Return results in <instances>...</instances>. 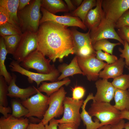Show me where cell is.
<instances>
[{
  "instance_id": "obj_25",
  "label": "cell",
  "mask_w": 129,
  "mask_h": 129,
  "mask_svg": "<svg viewBox=\"0 0 129 129\" xmlns=\"http://www.w3.org/2000/svg\"><path fill=\"white\" fill-rule=\"evenodd\" d=\"M70 80L68 78H66L61 81H55L50 83L44 81L37 88L40 92L45 93L49 97L51 95L59 90L62 86L68 85Z\"/></svg>"
},
{
  "instance_id": "obj_32",
  "label": "cell",
  "mask_w": 129,
  "mask_h": 129,
  "mask_svg": "<svg viewBox=\"0 0 129 129\" xmlns=\"http://www.w3.org/2000/svg\"><path fill=\"white\" fill-rule=\"evenodd\" d=\"M111 83L116 89L126 90L129 88V74H122L114 78Z\"/></svg>"
},
{
  "instance_id": "obj_2",
  "label": "cell",
  "mask_w": 129,
  "mask_h": 129,
  "mask_svg": "<svg viewBox=\"0 0 129 129\" xmlns=\"http://www.w3.org/2000/svg\"><path fill=\"white\" fill-rule=\"evenodd\" d=\"M41 0H31L23 9L18 11L19 27L22 33L27 32L37 33L42 16Z\"/></svg>"
},
{
  "instance_id": "obj_1",
  "label": "cell",
  "mask_w": 129,
  "mask_h": 129,
  "mask_svg": "<svg viewBox=\"0 0 129 129\" xmlns=\"http://www.w3.org/2000/svg\"><path fill=\"white\" fill-rule=\"evenodd\" d=\"M67 27L52 21L39 25L37 49L54 63L75 54L71 30Z\"/></svg>"
},
{
  "instance_id": "obj_28",
  "label": "cell",
  "mask_w": 129,
  "mask_h": 129,
  "mask_svg": "<svg viewBox=\"0 0 129 129\" xmlns=\"http://www.w3.org/2000/svg\"><path fill=\"white\" fill-rule=\"evenodd\" d=\"M22 36V35H11L2 37L8 54L12 55L14 54L20 41Z\"/></svg>"
},
{
  "instance_id": "obj_22",
  "label": "cell",
  "mask_w": 129,
  "mask_h": 129,
  "mask_svg": "<svg viewBox=\"0 0 129 129\" xmlns=\"http://www.w3.org/2000/svg\"><path fill=\"white\" fill-rule=\"evenodd\" d=\"M92 94H90L85 100L81 108L82 111L80 113L81 120L84 124L86 126V129H98L101 126H103L99 121L97 118L95 119V121L93 122L91 116L86 110V107L88 102L90 100H92Z\"/></svg>"
},
{
  "instance_id": "obj_24",
  "label": "cell",
  "mask_w": 129,
  "mask_h": 129,
  "mask_svg": "<svg viewBox=\"0 0 129 129\" xmlns=\"http://www.w3.org/2000/svg\"><path fill=\"white\" fill-rule=\"evenodd\" d=\"M41 7L54 14L69 11L66 4L61 0H41Z\"/></svg>"
},
{
  "instance_id": "obj_43",
  "label": "cell",
  "mask_w": 129,
  "mask_h": 129,
  "mask_svg": "<svg viewBox=\"0 0 129 129\" xmlns=\"http://www.w3.org/2000/svg\"><path fill=\"white\" fill-rule=\"evenodd\" d=\"M26 129H45V125L41 121L38 124H29Z\"/></svg>"
},
{
  "instance_id": "obj_37",
  "label": "cell",
  "mask_w": 129,
  "mask_h": 129,
  "mask_svg": "<svg viewBox=\"0 0 129 129\" xmlns=\"http://www.w3.org/2000/svg\"><path fill=\"white\" fill-rule=\"evenodd\" d=\"M72 97L73 99L80 100L82 99L85 93V90L83 87L81 86H76L72 88Z\"/></svg>"
},
{
  "instance_id": "obj_47",
  "label": "cell",
  "mask_w": 129,
  "mask_h": 129,
  "mask_svg": "<svg viewBox=\"0 0 129 129\" xmlns=\"http://www.w3.org/2000/svg\"><path fill=\"white\" fill-rule=\"evenodd\" d=\"M64 1L69 11L73 12L76 9L75 6L74 4L71 0H65Z\"/></svg>"
},
{
  "instance_id": "obj_44",
  "label": "cell",
  "mask_w": 129,
  "mask_h": 129,
  "mask_svg": "<svg viewBox=\"0 0 129 129\" xmlns=\"http://www.w3.org/2000/svg\"><path fill=\"white\" fill-rule=\"evenodd\" d=\"M125 124L124 120L122 119L117 123L111 125L110 129H123L124 128Z\"/></svg>"
},
{
  "instance_id": "obj_41",
  "label": "cell",
  "mask_w": 129,
  "mask_h": 129,
  "mask_svg": "<svg viewBox=\"0 0 129 129\" xmlns=\"http://www.w3.org/2000/svg\"><path fill=\"white\" fill-rule=\"evenodd\" d=\"M79 126L73 123L59 124L58 129H78Z\"/></svg>"
},
{
  "instance_id": "obj_9",
  "label": "cell",
  "mask_w": 129,
  "mask_h": 129,
  "mask_svg": "<svg viewBox=\"0 0 129 129\" xmlns=\"http://www.w3.org/2000/svg\"><path fill=\"white\" fill-rule=\"evenodd\" d=\"M37 33L30 32L23 33L17 49L13 55V58L20 63L37 50Z\"/></svg>"
},
{
  "instance_id": "obj_34",
  "label": "cell",
  "mask_w": 129,
  "mask_h": 129,
  "mask_svg": "<svg viewBox=\"0 0 129 129\" xmlns=\"http://www.w3.org/2000/svg\"><path fill=\"white\" fill-rule=\"evenodd\" d=\"M96 57L98 60L106 61L108 64H112L118 60L117 57L113 54L103 52L101 50L96 51Z\"/></svg>"
},
{
  "instance_id": "obj_4",
  "label": "cell",
  "mask_w": 129,
  "mask_h": 129,
  "mask_svg": "<svg viewBox=\"0 0 129 129\" xmlns=\"http://www.w3.org/2000/svg\"><path fill=\"white\" fill-rule=\"evenodd\" d=\"M37 93L26 100L22 101V104L28 109V113L24 117L32 116L42 119L49 106V97L42 94L37 89Z\"/></svg>"
},
{
  "instance_id": "obj_19",
  "label": "cell",
  "mask_w": 129,
  "mask_h": 129,
  "mask_svg": "<svg viewBox=\"0 0 129 129\" xmlns=\"http://www.w3.org/2000/svg\"><path fill=\"white\" fill-rule=\"evenodd\" d=\"M58 70L61 73V75L57 78V81H58L75 74H79L83 75L78 65L76 55L73 58L69 64H63L59 65Z\"/></svg>"
},
{
  "instance_id": "obj_31",
  "label": "cell",
  "mask_w": 129,
  "mask_h": 129,
  "mask_svg": "<svg viewBox=\"0 0 129 129\" xmlns=\"http://www.w3.org/2000/svg\"><path fill=\"white\" fill-rule=\"evenodd\" d=\"M12 110L11 115L13 117L19 118L27 115L29 111L27 109L25 108L21 102L16 100H13L11 102Z\"/></svg>"
},
{
  "instance_id": "obj_29",
  "label": "cell",
  "mask_w": 129,
  "mask_h": 129,
  "mask_svg": "<svg viewBox=\"0 0 129 129\" xmlns=\"http://www.w3.org/2000/svg\"><path fill=\"white\" fill-rule=\"evenodd\" d=\"M119 42L116 43H112L107 39L99 40L95 42L93 45V47L95 51L102 50L106 52L113 54L114 48L116 46L121 45Z\"/></svg>"
},
{
  "instance_id": "obj_23",
  "label": "cell",
  "mask_w": 129,
  "mask_h": 129,
  "mask_svg": "<svg viewBox=\"0 0 129 129\" xmlns=\"http://www.w3.org/2000/svg\"><path fill=\"white\" fill-rule=\"evenodd\" d=\"M115 104L114 106L121 111H129V91L116 89L114 97Z\"/></svg>"
},
{
  "instance_id": "obj_39",
  "label": "cell",
  "mask_w": 129,
  "mask_h": 129,
  "mask_svg": "<svg viewBox=\"0 0 129 129\" xmlns=\"http://www.w3.org/2000/svg\"><path fill=\"white\" fill-rule=\"evenodd\" d=\"M117 32L122 39L126 41L129 45V27L125 26L118 29Z\"/></svg>"
},
{
  "instance_id": "obj_14",
  "label": "cell",
  "mask_w": 129,
  "mask_h": 129,
  "mask_svg": "<svg viewBox=\"0 0 129 129\" xmlns=\"http://www.w3.org/2000/svg\"><path fill=\"white\" fill-rule=\"evenodd\" d=\"M96 93L92 100L97 102L110 103L114 98L116 89L107 79H99L95 82Z\"/></svg>"
},
{
  "instance_id": "obj_21",
  "label": "cell",
  "mask_w": 129,
  "mask_h": 129,
  "mask_svg": "<svg viewBox=\"0 0 129 129\" xmlns=\"http://www.w3.org/2000/svg\"><path fill=\"white\" fill-rule=\"evenodd\" d=\"M70 30L73 37L75 54L79 49L84 46L92 45L90 36V30L86 33L81 32L74 28Z\"/></svg>"
},
{
  "instance_id": "obj_20",
  "label": "cell",
  "mask_w": 129,
  "mask_h": 129,
  "mask_svg": "<svg viewBox=\"0 0 129 129\" xmlns=\"http://www.w3.org/2000/svg\"><path fill=\"white\" fill-rule=\"evenodd\" d=\"M19 0H0V6L5 7L10 16L8 22L19 27V23L17 12Z\"/></svg>"
},
{
  "instance_id": "obj_11",
  "label": "cell",
  "mask_w": 129,
  "mask_h": 129,
  "mask_svg": "<svg viewBox=\"0 0 129 129\" xmlns=\"http://www.w3.org/2000/svg\"><path fill=\"white\" fill-rule=\"evenodd\" d=\"M84 101L83 99L76 100L72 97H66L63 101V116L61 119H57L59 123H73L79 126L81 120L80 110Z\"/></svg>"
},
{
  "instance_id": "obj_33",
  "label": "cell",
  "mask_w": 129,
  "mask_h": 129,
  "mask_svg": "<svg viewBox=\"0 0 129 129\" xmlns=\"http://www.w3.org/2000/svg\"><path fill=\"white\" fill-rule=\"evenodd\" d=\"M7 84L4 77L0 76V105L7 107L8 101L7 98L8 93Z\"/></svg>"
},
{
  "instance_id": "obj_3",
  "label": "cell",
  "mask_w": 129,
  "mask_h": 129,
  "mask_svg": "<svg viewBox=\"0 0 129 129\" xmlns=\"http://www.w3.org/2000/svg\"><path fill=\"white\" fill-rule=\"evenodd\" d=\"M93 101L88 113L98 119L102 125H113L122 119L120 111L110 103Z\"/></svg>"
},
{
  "instance_id": "obj_26",
  "label": "cell",
  "mask_w": 129,
  "mask_h": 129,
  "mask_svg": "<svg viewBox=\"0 0 129 129\" xmlns=\"http://www.w3.org/2000/svg\"><path fill=\"white\" fill-rule=\"evenodd\" d=\"M8 53L2 37L0 38V76H3L8 85L12 79L11 75L8 72L5 64Z\"/></svg>"
},
{
  "instance_id": "obj_5",
  "label": "cell",
  "mask_w": 129,
  "mask_h": 129,
  "mask_svg": "<svg viewBox=\"0 0 129 129\" xmlns=\"http://www.w3.org/2000/svg\"><path fill=\"white\" fill-rule=\"evenodd\" d=\"M51 61L49 59H46L41 53L37 49L29 55L20 64L28 70L33 69L38 73L48 74L56 69L54 64H50Z\"/></svg>"
},
{
  "instance_id": "obj_50",
  "label": "cell",
  "mask_w": 129,
  "mask_h": 129,
  "mask_svg": "<svg viewBox=\"0 0 129 129\" xmlns=\"http://www.w3.org/2000/svg\"><path fill=\"white\" fill-rule=\"evenodd\" d=\"M110 125H106L102 126L98 129H110Z\"/></svg>"
},
{
  "instance_id": "obj_18",
  "label": "cell",
  "mask_w": 129,
  "mask_h": 129,
  "mask_svg": "<svg viewBox=\"0 0 129 129\" xmlns=\"http://www.w3.org/2000/svg\"><path fill=\"white\" fill-rule=\"evenodd\" d=\"M29 123L27 117L16 118L9 114L7 117L0 118V129H26Z\"/></svg>"
},
{
  "instance_id": "obj_35",
  "label": "cell",
  "mask_w": 129,
  "mask_h": 129,
  "mask_svg": "<svg viewBox=\"0 0 129 129\" xmlns=\"http://www.w3.org/2000/svg\"><path fill=\"white\" fill-rule=\"evenodd\" d=\"M93 45L84 46L77 50L75 53L77 56L85 57L96 54Z\"/></svg>"
},
{
  "instance_id": "obj_46",
  "label": "cell",
  "mask_w": 129,
  "mask_h": 129,
  "mask_svg": "<svg viewBox=\"0 0 129 129\" xmlns=\"http://www.w3.org/2000/svg\"><path fill=\"white\" fill-rule=\"evenodd\" d=\"M30 0H19L18 11L24 9L30 3Z\"/></svg>"
},
{
  "instance_id": "obj_40",
  "label": "cell",
  "mask_w": 129,
  "mask_h": 129,
  "mask_svg": "<svg viewBox=\"0 0 129 129\" xmlns=\"http://www.w3.org/2000/svg\"><path fill=\"white\" fill-rule=\"evenodd\" d=\"M9 20L10 16L7 10L3 6H0V25L8 22Z\"/></svg>"
},
{
  "instance_id": "obj_15",
  "label": "cell",
  "mask_w": 129,
  "mask_h": 129,
  "mask_svg": "<svg viewBox=\"0 0 129 129\" xmlns=\"http://www.w3.org/2000/svg\"><path fill=\"white\" fill-rule=\"evenodd\" d=\"M11 75L12 79L8 85L7 96L11 98H19L23 101L37 93V88L34 86L25 88H21L18 86L16 84V75L13 73Z\"/></svg>"
},
{
  "instance_id": "obj_7",
  "label": "cell",
  "mask_w": 129,
  "mask_h": 129,
  "mask_svg": "<svg viewBox=\"0 0 129 129\" xmlns=\"http://www.w3.org/2000/svg\"><path fill=\"white\" fill-rule=\"evenodd\" d=\"M96 54L85 57L77 56L78 65L83 73L89 81L97 80L101 70L108 64L98 59Z\"/></svg>"
},
{
  "instance_id": "obj_42",
  "label": "cell",
  "mask_w": 129,
  "mask_h": 129,
  "mask_svg": "<svg viewBox=\"0 0 129 129\" xmlns=\"http://www.w3.org/2000/svg\"><path fill=\"white\" fill-rule=\"evenodd\" d=\"M49 124L45 125V129H58V126L59 124L57 119L54 118L51 119L49 122Z\"/></svg>"
},
{
  "instance_id": "obj_30",
  "label": "cell",
  "mask_w": 129,
  "mask_h": 129,
  "mask_svg": "<svg viewBox=\"0 0 129 129\" xmlns=\"http://www.w3.org/2000/svg\"><path fill=\"white\" fill-rule=\"evenodd\" d=\"M22 34L20 27L14 24L7 22L0 25L1 37L11 35H22Z\"/></svg>"
},
{
  "instance_id": "obj_51",
  "label": "cell",
  "mask_w": 129,
  "mask_h": 129,
  "mask_svg": "<svg viewBox=\"0 0 129 129\" xmlns=\"http://www.w3.org/2000/svg\"><path fill=\"white\" fill-rule=\"evenodd\" d=\"M124 128L125 129H129V122L125 123Z\"/></svg>"
},
{
  "instance_id": "obj_36",
  "label": "cell",
  "mask_w": 129,
  "mask_h": 129,
  "mask_svg": "<svg viewBox=\"0 0 129 129\" xmlns=\"http://www.w3.org/2000/svg\"><path fill=\"white\" fill-rule=\"evenodd\" d=\"M125 26L129 27V10L125 12L115 24L118 29Z\"/></svg>"
},
{
  "instance_id": "obj_49",
  "label": "cell",
  "mask_w": 129,
  "mask_h": 129,
  "mask_svg": "<svg viewBox=\"0 0 129 129\" xmlns=\"http://www.w3.org/2000/svg\"><path fill=\"white\" fill-rule=\"evenodd\" d=\"M71 1L77 7L81 5L83 2L82 0H73Z\"/></svg>"
},
{
  "instance_id": "obj_13",
  "label": "cell",
  "mask_w": 129,
  "mask_h": 129,
  "mask_svg": "<svg viewBox=\"0 0 129 129\" xmlns=\"http://www.w3.org/2000/svg\"><path fill=\"white\" fill-rule=\"evenodd\" d=\"M40 11L42 16L39 25L44 22L52 21L67 27H76L84 31L87 29L84 23L78 17L71 15H56L49 12L41 7Z\"/></svg>"
},
{
  "instance_id": "obj_17",
  "label": "cell",
  "mask_w": 129,
  "mask_h": 129,
  "mask_svg": "<svg viewBox=\"0 0 129 129\" xmlns=\"http://www.w3.org/2000/svg\"><path fill=\"white\" fill-rule=\"evenodd\" d=\"M125 65L124 59L120 57L114 63L108 64L99 73V77L108 80L118 77L123 74Z\"/></svg>"
},
{
  "instance_id": "obj_48",
  "label": "cell",
  "mask_w": 129,
  "mask_h": 129,
  "mask_svg": "<svg viewBox=\"0 0 129 129\" xmlns=\"http://www.w3.org/2000/svg\"><path fill=\"white\" fill-rule=\"evenodd\" d=\"M120 118L121 119H125L129 120V111H120Z\"/></svg>"
},
{
  "instance_id": "obj_16",
  "label": "cell",
  "mask_w": 129,
  "mask_h": 129,
  "mask_svg": "<svg viewBox=\"0 0 129 129\" xmlns=\"http://www.w3.org/2000/svg\"><path fill=\"white\" fill-rule=\"evenodd\" d=\"M102 0H97L95 7L89 11L86 17L84 24L90 31L96 27L104 17L102 7Z\"/></svg>"
},
{
  "instance_id": "obj_52",
  "label": "cell",
  "mask_w": 129,
  "mask_h": 129,
  "mask_svg": "<svg viewBox=\"0 0 129 129\" xmlns=\"http://www.w3.org/2000/svg\"><path fill=\"white\" fill-rule=\"evenodd\" d=\"M128 68L129 71V67H128ZM128 91H129V88L128 89Z\"/></svg>"
},
{
  "instance_id": "obj_10",
  "label": "cell",
  "mask_w": 129,
  "mask_h": 129,
  "mask_svg": "<svg viewBox=\"0 0 129 129\" xmlns=\"http://www.w3.org/2000/svg\"><path fill=\"white\" fill-rule=\"evenodd\" d=\"M9 66L11 71L17 72L27 76L29 82L32 83L33 81L35 82L37 88L41 83L44 81L53 82L57 81L59 76V72L56 69L48 74L34 72L24 69L20 65L19 63L15 60H13Z\"/></svg>"
},
{
  "instance_id": "obj_12",
  "label": "cell",
  "mask_w": 129,
  "mask_h": 129,
  "mask_svg": "<svg viewBox=\"0 0 129 129\" xmlns=\"http://www.w3.org/2000/svg\"><path fill=\"white\" fill-rule=\"evenodd\" d=\"M102 7L105 17L115 24L129 10V0H102Z\"/></svg>"
},
{
  "instance_id": "obj_8",
  "label": "cell",
  "mask_w": 129,
  "mask_h": 129,
  "mask_svg": "<svg viewBox=\"0 0 129 129\" xmlns=\"http://www.w3.org/2000/svg\"><path fill=\"white\" fill-rule=\"evenodd\" d=\"M115 28V24L104 17L96 27L90 31L92 44L99 40L111 39L118 41L124 45V41L118 35Z\"/></svg>"
},
{
  "instance_id": "obj_38",
  "label": "cell",
  "mask_w": 129,
  "mask_h": 129,
  "mask_svg": "<svg viewBox=\"0 0 129 129\" xmlns=\"http://www.w3.org/2000/svg\"><path fill=\"white\" fill-rule=\"evenodd\" d=\"M124 48H118L119 51L121 54L120 55V57L125 59V65L128 67L129 66V45L125 41H124Z\"/></svg>"
},
{
  "instance_id": "obj_45",
  "label": "cell",
  "mask_w": 129,
  "mask_h": 129,
  "mask_svg": "<svg viewBox=\"0 0 129 129\" xmlns=\"http://www.w3.org/2000/svg\"><path fill=\"white\" fill-rule=\"evenodd\" d=\"M0 112L3 115L4 117L6 118L8 117V113H12V110L9 107H5L0 105Z\"/></svg>"
},
{
  "instance_id": "obj_6",
  "label": "cell",
  "mask_w": 129,
  "mask_h": 129,
  "mask_svg": "<svg viewBox=\"0 0 129 129\" xmlns=\"http://www.w3.org/2000/svg\"><path fill=\"white\" fill-rule=\"evenodd\" d=\"M67 92L62 87L49 97L48 108L41 121L44 125L48 124L52 119L59 117L63 114V101Z\"/></svg>"
},
{
  "instance_id": "obj_27",
  "label": "cell",
  "mask_w": 129,
  "mask_h": 129,
  "mask_svg": "<svg viewBox=\"0 0 129 129\" xmlns=\"http://www.w3.org/2000/svg\"><path fill=\"white\" fill-rule=\"evenodd\" d=\"M97 3L96 0H84L81 5L72 12L70 15L79 18L84 23L88 13L93 7L96 6Z\"/></svg>"
}]
</instances>
